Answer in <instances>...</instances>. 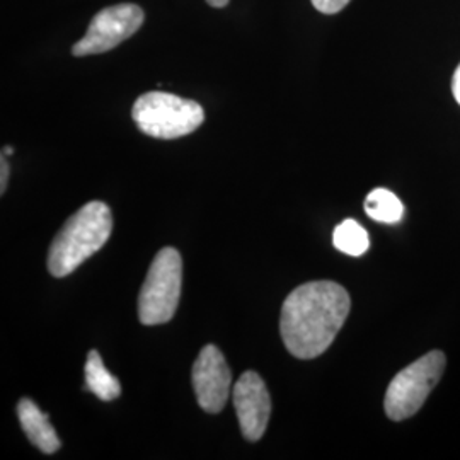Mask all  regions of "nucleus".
Wrapping results in <instances>:
<instances>
[{"label": "nucleus", "mask_w": 460, "mask_h": 460, "mask_svg": "<svg viewBox=\"0 0 460 460\" xmlns=\"http://www.w3.org/2000/svg\"><path fill=\"white\" fill-rule=\"evenodd\" d=\"M351 309L345 287L309 281L285 298L279 315L281 340L296 358L313 360L332 345Z\"/></svg>", "instance_id": "f257e3e1"}, {"label": "nucleus", "mask_w": 460, "mask_h": 460, "mask_svg": "<svg viewBox=\"0 0 460 460\" xmlns=\"http://www.w3.org/2000/svg\"><path fill=\"white\" fill-rule=\"evenodd\" d=\"M113 230V215L106 203L91 201L58 230L49 252V271L64 279L104 246Z\"/></svg>", "instance_id": "f03ea898"}, {"label": "nucleus", "mask_w": 460, "mask_h": 460, "mask_svg": "<svg viewBox=\"0 0 460 460\" xmlns=\"http://www.w3.org/2000/svg\"><path fill=\"white\" fill-rule=\"evenodd\" d=\"M132 118L140 132L172 140L198 130L205 121V111L197 101L154 91L135 101Z\"/></svg>", "instance_id": "7ed1b4c3"}, {"label": "nucleus", "mask_w": 460, "mask_h": 460, "mask_svg": "<svg viewBox=\"0 0 460 460\" xmlns=\"http://www.w3.org/2000/svg\"><path fill=\"white\" fill-rule=\"evenodd\" d=\"M181 254L174 247L161 249L148 268L138 296V319L146 326L169 323L180 305Z\"/></svg>", "instance_id": "20e7f679"}, {"label": "nucleus", "mask_w": 460, "mask_h": 460, "mask_svg": "<svg viewBox=\"0 0 460 460\" xmlns=\"http://www.w3.org/2000/svg\"><path fill=\"white\" fill-rule=\"evenodd\" d=\"M445 365L444 353L435 349L402 368L391 380L385 393L384 408L387 418L404 421L420 411L444 376Z\"/></svg>", "instance_id": "39448f33"}, {"label": "nucleus", "mask_w": 460, "mask_h": 460, "mask_svg": "<svg viewBox=\"0 0 460 460\" xmlns=\"http://www.w3.org/2000/svg\"><path fill=\"white\" fill-rule=\"evenodd\" d=\"M144 21L146 14L137 4H118L106 7L93 17L85 36L72 47V53L75 57H87L116 49L137 33Z\"/></svg>", "instance_id": "423d86ee"}, {"label": "nucleus", "mask_w": 460, "mask_h": 460, "mask_svg": "<svg viewBox=\"0 0 460 460\" xmlns=\"http://www.w3.org/2000/svg\"><path fill=\"white\" fill-rule=\"evenodd\" d=\"M193 389L203 411H222L229 401L232 372L224 353L215 345H207L193 365Z\"/></svg>", "instance_id": "0eeeda50"}, {"label": "nucleus", "mask_w": 460, "mask_h": 460, "mask_svg": "<svg viewBox=\"0 0 460 460\" xmlns=\"http://www.w3.org/2000/svg\"><path fill=\"white\" fill-rule=\"evenodd\" d=\"M232 401L237 421L247 442H258L268 428L271 414V399L263 378L247 370L234 385Z\"/></svg>", "instance_id": "6e6552de"}, {"label": "nucleus", "mask_w": 460, "mask_h": 460, "mask_svg": "<svg viewBox=\"0 0 460 460\" xmlns=\"http://www.w3.org/2000/svg\"><path fill=\"white\" fill-rule=\"evenodd\" d=\"M17 418L28 440L43 454H55L60 448V438L49 425V416L31 399L24 397L17 402Z\"/></svg>", "instance_id": "1a4fd4ad"}, {"label": "nucleus", "mask_w": 460, "mask_h": 460, "mask_svg": "<svg viewBox=\"0 0 460 460\" xmlns=\"http://www.w3.org/2000/svg\"><path fill=\"white\" fill-rule=\"evenodd\" d=\"M85 389L98 395L101 401H113L121 394L119 380L104 367L96 349H91L85 362Z\"/></svg>", "instance_id": "9d476101"}, {"label": "nucleus", "mask_w": 460, "mask_h": 460, "mask_svg": "<svg viewBox=\"0 0 460 460\" xmlns=\"http://www.w3.org/2000/svg\"><path fill=\"white\" fill-rule=\"evenodd\" d=\"M365 212L382 224H397L404 215V205L393 191L377 188L365 199Z\"/></svg>", "instance_id": "9b49d317"}, {"label": "nucleus", "mask_w": 460, "mask_h": 460, "mask_svg": "<svg viewBox=\"0 0 460 460\" xmlns=\"http://www.w3.org/2000/svg\"><path fill=\"white\" fill-rule=\"evenodd\" d=\"M332 244L348 256H362L370 247V239L357 220L348 218L332 232Z\"/></svg>", "instance_id": "f8f14e48"}, {"label": "nucleus", "mask_w": 460, "mask_h": 460, "mask_svg": "<svg viewBox=\"0 0 460 460\" xmlns=\"http://www.w3.org/2000/svg\"><path fill=\"white\" fill-rule=\"evenodd\" d=\"M314 7L323 14H338L343 11L349 0H311Z\"/></svg>", "instance_id": "ddd939ff"}, {"label": "nucleus", "mask_w": 460, "mask_h": 460, "mask_svg": "<svg viewBox=\"0 0 460 460\" xmlns=\"http://www.w3.org/2000/svg\"><path fill=\"white\" fill-rule=\"evenodd\" d=\"M0 171H2V176H0V193H5L7 180H9V164L5 161V155H2V159H0Z\"/></svg>", "instance_id": "4468645a"}, {"label": "nucleus", "mask_w": 460, "mask_h": 460, "mask_svg": "<svg viewBox=\"0 0 460 460\" xmlns=\"http://www.w3.org/2000/svg\"><path fill=\"white\" fill-rule=\"evenodd\" d=\"M452 93H454V98L460 104V66H457L456 74H454V79H452Z\"/></svg>", "instance_id": "2eb2a0df"}, {"label": "nucleus", "mask_w": 460, "mask_h": 460, "mask_svg": "<svg viewBox=\"0 0 460 460\" xmlns=\"http://www.w3.org/2000/svg\"><path fill=\"white\" fill-rule=\"evenodd\" d=\"M207 4L212 5V7H217V9H222L229 4V0H207Z\"/></svg>", "instance_id": "dca6fc26"}, {"label": "nucleus", "mask_w": 460, "mask_h": 460, "mask_svg": "<svg viewBox=\"0 0 460 460\" xmlns=\"http://www.w3.org/2000/svg\"><path fill=\"white\" fill-rule=\"evenodd\" d=\"M13 152H14V148L13 147H4V150H2V155H13Z\"/></svg>", "instance_id": "f3484780"}]
</instances>
